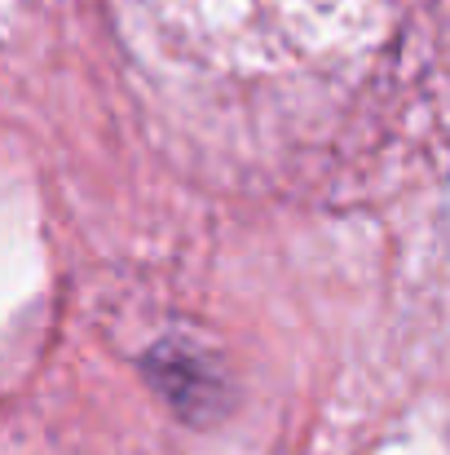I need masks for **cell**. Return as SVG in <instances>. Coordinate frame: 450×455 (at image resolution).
<instances>
[]
</instances>
